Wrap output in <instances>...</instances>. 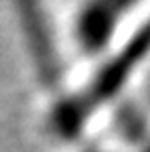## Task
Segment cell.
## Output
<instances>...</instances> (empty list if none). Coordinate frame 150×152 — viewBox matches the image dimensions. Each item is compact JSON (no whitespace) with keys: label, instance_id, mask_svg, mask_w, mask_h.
Returning a JSON list of instances; mask_svg holds the SVG:
<instances>
[{"label":"cell","instance_id":"6da1fadb","mask_svg":"<svg viewBox=\"0 0 150 152\" xmlns=\"http://www.w3.org/2000/svg\"><path fill=\"white\" fill-rule=\"evenodd\" d=\"M134 2L136 0H95L85 16V26H87L85 31L89 33L91 41L104 37L108 28L112 26V23H116L120 14Z\"/></svg>","mask_w":150,"mask_h":152}]
</instances>
